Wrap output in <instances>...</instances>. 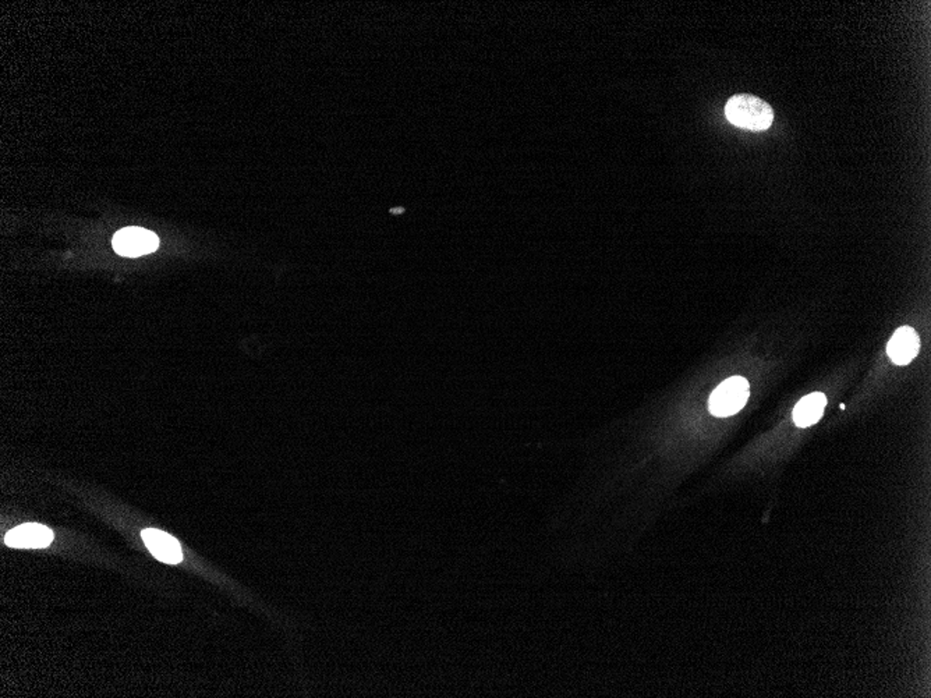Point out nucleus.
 I'll return each instance as SVG.
<instances>
[{
  "label": "nucleus",
  "instance_id": "nucleus-7",
  "mask_svg": "<svg viewBox=\"0 0 931 698\" xmlns=\"http://www.w3.org/2000/svg\"><path fill=\"white\" fill-rule=\"evenodd\" d=\"M826 395L816 392L811 395L804 396L801 399V401L795 406L794 408V422L797 427L807 428L820 422V418L823 417L824 410H826Z\"/></svg>",
  "mask_w": 931,
  "mask_h": 698
},
{
  "label": "nucleus",
  "instance_id": "nucleus-2",
  "mask_svg": "<svg viewBox=\"0 0 931 698\" xmlns=\"http://www.w3.org/2000/svg\"><path fill=\"white\" fill-rule=\"evenodd\" d=\"M750 395L749 382L742 376H733L717 386L710 396L709 410L716 417H729L745 407Z\"/></svg>",
  "mask_w": 931,
  "mask_h": 698
},
{
  "label": "nucleus",
  "instance_id": "nucleus-4",
  "mask_svg": "<svg viewBox=\"0 0 931 698\" xmlns=\"http://www.w3.org/2000/svg\"><path fill=\"white\" fill-rule=\"evenodd\" d=\"M53 541V532L41 524H23L7 532L4 542L12 548H45Z\"/></svg>",
  "mask_w": 931,
  "mask_h": 698
},
{
  "label": "nucleus",
  "instance_id": "nucleus-3",
  "mask_svg": "<svg viewBox=\"0 0 931 698\" xmlns=\"http://www.w3.org/2000/svg\"><path fill=\"white\" fill-rule=\"evenodd\" d=\"M112 245L119 255L136 258L157 252L159 238L147 229L125 228L113 236Z\"/></svg>",
  "mask_w": 931,
  "mask_h": 698
},
{
  "label": "nucleus",
  "instance_id": "nucleus-5",
  "mask_svg": "<svg viewBox=\"0 0 931 698\" xmlns=\"http://www.w3.org/2000/svg\"><path fill=\"white\" fill-rule=\"evenodd\" d=\"M141 537H143V541L147 545L151 554L154 555L158 561L170 563V565H176L183 559L182 547H180L179 542L174 537L167 534V532L155 529H147L141 532Z\"/></svg>",
  "mask_w": 931,
  "mask_h": 698
},
{
  "label": "nucleus",
  "instance_id": "nucleus-6",
  "mask_svg": "<svg viewBox=\"0 0 931 698\" xmlns=\"http://www.w3.org/2000/svg\"><path fill=\"white\" fill-rule=\"evenodd\" d=\"M920 350V339L916 330L911 327H902L896 330L889 339L887 353L896 366H906L918 356Z\"/></svg>",
  "mask_w": 931,
  "mask_h": 698
},
{
  "label": "nucleus",
  "instance_id": "nucleus-1",
  "mask_svg": "<svg viewBox=\"0 0 931 698\" xmlns=\"http://www.w3.org/2000/svg\"><path fill=\"white\" fill-rule=\"evenodd\" d=\"M729 123L750 131H764L772 128L774 112L772 106L755 95H733L725 106Z\"/></svg>",
  "mask_w": 931,
  "mask_h": 698
}]
</instances>
